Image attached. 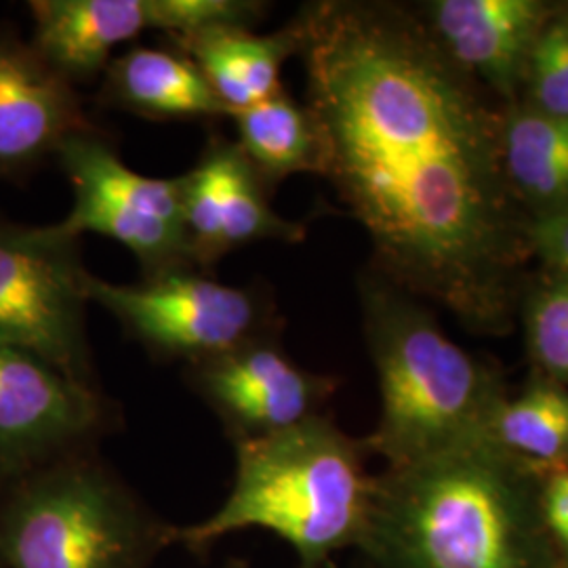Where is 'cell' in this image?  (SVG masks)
Masks as SVG:
<instances>
[{
	"instance_id": "cell-1",
	"label": "cell",
	"mask_w": 568,
	"mask_h": 568,
	"mask_svg": "<svg viewBox=\"0 0 568 568\" xmlns=\"http://www.w3.org/2000/svg\"><path fill=\"white\" fill-rule=\"evenodd\" d=\"M295 20L325 175L384 278L495 323L518 243L490 114L405 9L314 2Z\"/></svg>"
},
{
	"instance_id": "cell-2",
	"label": "cell",
	"mask_w": 568,
	"mask_h": 568,
	"mask_svg": "<svg viewBox=\"0 0 568 568\" xmlns=\"http://www.w3.org/2000/svg\"><path fill=\"white\" fill-rule=\"evenodd\" d=\"M358 548L379 568H558L535 471L493 438L375 478Z\"/></svg>"
},
{
	"instance_id": "cell-3",
	"label": "cell",
	"mask_w": 568,
	"mask_h": 568,
	"mask_svg": "<svg viewBox=\"0 0 568 568\" xmlns=\"http://www.w3.org/2000/svg\"><path fill=\"white\" fill-rule=\"evenodd\" d=\"M375 478L363 447L323 415L278 434L236 443V476L224 506L199 525L166 532L203 548L246 528L284 539L304 568L358 546Z\"/></svg>"
},
{
	"instance_id": "cell-4",
	"label": "cell",
	"mask_w": 568,
	"mask_h": 568,
	"mask_svg": "<svg viewBox=\"0 0 568 568\" xmlns=\"http://www.w3.org/2000/svg\"><path fill=\"white\" fill-rule=\"evenodd\" d=\"M361 295L382 398L368 447L398 467L490 438L501 398L487 371L384 276Z\"/></svg>"
},
{
	"instance_id": "cell-5",
	"label": "cell",
	"mask_w": 568,
	"mask_h": 568,
	"mask_svg": "<svg viewBox=\"0 0 568 568\" xmlns=\"http://www.w3.org/2000/svg\"><path fill=\"white\" fill-rule=\"evenodd\" d=\"M159 544L121 480L79 450L32 469L0 518L4 568H145Z\"/></svg>"
},
{
	"instance_id": "cell-6",
	"label": "cell",
	"mask_w": 568,
	"mask_h": 568,
	"mask_svg": "<svg viewBox=\"0 0 568 568\" xmlns=\"http://www.w3.org/2000/svg\"><path fill=\"white\" fill-rule=\"evenodd\" d=\"M91 304L102 305L124 333L159 361L201 365L236 347L278 335V316L264 286H232L183 267L138 284L89 274Z\"/></svg>"
},
{
	"instance_id": "cell-7",
	"label": "cell",
	"mask_w": 568,
	"mask_h": 568,
	"mask_svg": "<svg viewBox=\"0 0 568 568\" xmlns=\"http://www.w3.org/2000/svg\"><path fill=\"white\" fill-rule=\"evenodd\" d=\"M81 236L60 224L0 217V344L20 347L82 386H95L87 339Z\"/></svg>"
},
{
	"instance_id": "cell-8",
	"label": "cell",
	"mask_w": 568,
	"mask_h": 568,
	"mask_svg": "<svg viewBox=\"0 0 568 568\" xmlns=\"http://www.w3.org/2000/svg\"><path fill=\"white\" fill-rule=\"evenodd\" d=\"M55 161L74 196L60 222L68 234L93 232L121 243L138 257L143 278L194 267L183 224L182 175L164 180L133 171L95 126L70 135Z\"/></svg>"
},
{
	"instance_id": "cell-9",
	"label": "cell",
	"mask_w": 568,
	"mask_h": 568,
	"mask_svg": "<svg viewBox=\"0 0 568 568\" xmlns=\"http://www.w3.org/2000/svg\"><path fill=\"white\" fill-rule=\"evenodd\" d=\"M32 44L74 87L105 72L114 51L148 30L180 39L204 28H255L265 7L257 0H32Z\"/></svg>"
},
{
	"instance_id": "cell-10",
	"label": "cell",
	"mask_w": 568,
	"mask_h": 568,
	"mask_svg": "<svg viewBox=\"0 0 568 568\" xmlns=\"http://www.w3.org/2000/svg\"><path fill=\"white\" fill-rule=\"evenodd\" d=\"M105 424L108 405L98 387L0 344V471L23 474L77 453Z\"/></svg>"
},
{
	"instance_id": "cell-11",
	"label": "cell",
	"mask_w": 568,
	"mask_h": 568,
	"mask_svg": "<svg viewBox=\"0 0 568 568\" xmlns=\"http://www.w3.org/2000/svg\"><path fill=\"white\" fill-rule=\"evenodd\" d=\"M199 396L224 422L234 443L264 438L318 415L333 382L293 363L276 337L187 366Z\"/></svg>"
},
{
	"instance_id": "cell-12",
	"label": "cell",
	"mask_w": 568,
	"mask_h": 568,
	"mask_svg": "<svg viewBox=\"0 0 568 568\" xmlns=\"http://www.w3.org/2000/svg\"><path fill=\"white\" fill-rule=\"evenodd\" d=\"M182 180L183 224L194 267L209 272L246 244L304 241V225L272 209L270 190L239 143L211 138L199 163Z\"/></svg>"
},
{
	"instance_id": "cell-13",
	"label": "cell",
	"mask_w": 568,
	"mask_h": 568,
	"mask_svg": "<svg viewBox=\"0 0 568 568\" xmlns=\"http://www.w3.org/2000/svg\"><path fill=\"white\" fill-rule=\"evenodd\" d=\"M91 126L77 87L0 23V182L30 175L55 159L70 135Z\"/></svg>"
},
{
	"instance_id": "cell-14",
	"label": "cell",
	"mask_w": 568,
	"mask_h": 568,
	"mask_svg": "<svg viewBox=\"0 0 568 568\" xmlns=\"http://www.w3.org/2000/svg\"><path fill=\"white\" fill-rule=\"evenodd\" d=\"M432 18L455 60L508 93L527 74L546 9L535 0H440Z\"/></svg>"
},
{
	"instance_id": "cell-15",
	"label": "cell",
	"mask_w": 568,
	"mask_h": 568,
	"mask_svg": "<svg viewBox=\"0 0 568 568\" xmlns=\"http://www.w3.org/2000/svg\"><path fill=\"white\" fill-rule=\"evenodd\" d=\"M100 103L148 121H215L230 116L199 65L173 44H133L114 55L103 72Z\"/></svg>"
},
{
	"instance_id": "cell-16",
	"label": "cell",
	"mask_w": 568,
	"mask_h": 568,
	"mask_svg": "<svg viewBox=\"0 0 568 568\" xmlns=\"http://www.w3.org/2000/svg\"><path fill=\"white\" fill-rule=\"evenodd\" d=\"M166 41L199 65L232 116L283 91V65L300 55L302 30L297 20L270 34L243 26H215Z\"/></svg>"
},
{
	"instance_id": "cell-17",
	"label": "cell",
	"mask_w": 568,
	"mask_h": 568,
	"mask_svg": "<svg viewBox=\"0 0 568 568\" xmlns=\"http://www.w3.org/2000/svg\"><path fill=\"white\" fill-rule=\"evenodd\" d=\"M239 148L267 190L295 173L325 175V145L312 110L278 91L230 116Z\"/></svg>"
},
{
	"instance_id": "cell-18",
	"label": "cell",
	"mask_w": 568,
	"mask_h": 568,
	"mask_svg": "<svg viewBox=\"0 0 568 568\" xmlns=\"http://www.w3.org/2000/svg\"><path fill=\"white\" fill-rule=\"evenodd\" d=\"M509 180L544 203L568 201V119L535 110L509 121L504 135Z\"/></svg>"
},
{
	"instance_id": "cell-19",
	"label": "cell",
	"mask_w": 568,
	"mask_h": 568,
	"mask_svg": "<svg viewBox=\"0 0 568 568\" xmlns=\"http://www.w3.org/2000/svg\"><path fill=\"white\" fill-rule=\"evenodd\" d=\"M490 438L523 462L556 464L568 455V392L539 384L501 403Z\"/></svg>"
},
{
	"instance_id": "cell-20",
	"label": "cell",
	"mask_w": 568,
	"mask_h": 568,
	"mask_svg": "<svg viewBox=\"0 0 568 568\" xmlns=\"http://www.w3.org/2000/svg\"><path fill=\"white\" fill-rule=\"evenodd\" d=\"M527 74L539 110L568 119V18L546 21L530 49Z\"/></svg>"
},
{
	"instance_id": "cell-21",
	"label": "cell",
	"mask_w": 568,
	"mask_h": 568,
	"mask_svg": "<svg viewBox=\"0 0 568 568\" xmlns=\"http://www.w3.org/2000/svg\"><path fill=\"white\" fill-rule=\"evenodd\" d=\"M530 342L551 375L568 379V284L551 288L532 310Z\"/></svg>"
},
{
	"instance_id": "cell-22",
	"label": "cell",
	"mask_w": 568,
	"mask_h": 568,
	"mask_svg": "<svg viewBox=\"0 0 568 568\" xmlns=\"http://www.w3.org/2000/svg\"><path fill=\"white\" fill-rule=\"evenodd\" d=\"M541 514L551 544H556L568 532V469L551 471L541 485Z\"/></svg>"
},
{
	"instance_id": "cell-23",
	"label": "cell",
	"mask_w": 568,
	"mask_h": 568,
	"mask_svg": "<svg viewBox=\"0 0 568 568\" xmlns=\"http://www.w3.org/2000/svg\"><path fill=\"white\" fill-rule=\"evenodd\" d=\"M532 244L548 260L549 264L565 270L568 274V211L551 215L532 227Z\"/></svg>"
}]
</instances>
